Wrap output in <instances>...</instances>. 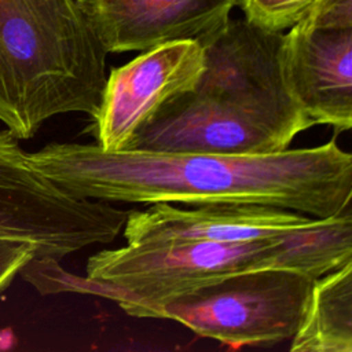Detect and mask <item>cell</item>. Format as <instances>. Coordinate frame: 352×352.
<instances>
[{
  "instance_id": "5",
  "label": "cell",
  "mask_w": 352,
  "mask_h": 352,
  "mask_svg": "<svg viewBox=\"0 0 352 352\" xmlns=\"http://www.w3.org/2000/svg\"><path fill=\"white\" fill-rule=\"evenodd\" d=\"M18 140L0 131V238L30 242L37 258L56 261L113 242L129 210L67 192L33 166Z\"/></svg>"
},
{
  "instance_id": "2",
  "label": "cell",
  "mask_w": 352,
  "mask_h": 352,
  "mask_svg": "<svg viewBox=\"0 0 352 352\" xmlns=\"http://www.w3.org/2000/svg\"><path fill=\"white\" fill-rule=\"evenodd\" d=\"M352 258V219L326 217L246 242H126L87 260L84 279L58 263L47 293L80 292L113 300L131 316L162 319L165 304L199 286L253 270L292 268L320 278Z\"/></svg>"
},
{
  "instance_id": "7",
  "label": "cell",
  "mask_w": 352,
  "mask_h": 352,
  "mask_svg": "<svg viewBox=\"0 0 352 352\" xmlns=\"http://www.w3.org/2000/svg\"><path fill=\"white\" fill-rule=\"evenodd\" d=\"M205 69L197 40L168 41L110 72L89 132L107 151L125 150L136 131L164 104L194 91Z\"/></svg>"
},
{
  "instance_id": "12",
  "label": "cell",
  "mask_w": 352,
  "mask_h": 352,
  "mask_svg": "<svg viewBox=\"0 0 352 352\" xmlns=\"http://www.w3.org/2000/svg\"><path fill=\"white\" fill-rule=\"evenodd\" d=\"M292 352H352V258L315 280Z\"/></svg>"
},
{
  "instance_id": "6",
  "label": "cell",
  "mask_w": 352,
  "mask_h": 352,
  "mask_svg": "<svg viewBox=\"0 0 352 352\" xmlns=\"http://www.w3.org/2000/svg\"><path fill=\"white\" fill-rule=\"evenodd\" d=\"M283 38V32L228 18L201 41L205 69L195 91L246 113L289 147L314 122L286 84Z\"/></svg>"
},
{
  "instance_id": "3",
  "label": "cell",
  "mask_w": 352,
  "mask_h": 352,
  "mask_svg": "<svg viewBox=\"0 0 352 352\" xmlns=\"http://www.w3.org/2000/svg\"><path fill=\"white\" fill-rule=\"evenodd\" d=\"M107 54L76 0H0V121L29 139L54 116H94Z\"/></svg>"
},
{
  "instance_id": "4",
  "label": "cell",
  "mask_w": 352,
  "mask_h": 352,
  "mask_svg": "<svg viewBox=\"0 0 352 352\" xmlns=\"http://www.w3.org/2000/svg\"><path fill=\"white\" fill-rule=\"evenodd\" d=\"M316 279L292 268L238 272L173 298L162 319L232 349L272 346L300 330Z\"/></svg>"
},
{
  "instance_id": "13",
  "label": "cell",
  "mask_w": 352,
  "mask_h": 352,
  "mask_svg": "<svg viewBox=\"0 0 352 352\" xmlns=\"http://www.w3.org/2000/svg\"><path fill=\"white\" fill-rule=\"evenodd\" d=\"M319 0H241L245 18L267 30L283 32L305 19Z\"/></svg>"
},
{
  "instance_id": "11",
  "label": "cell",
  "mask_w": 352,
  "mask_h": 352,
  "mask_svg": "<svg viewBox=\"0 0 352 352\" xmlns=\"http://www.w3.org/2000/svg\"><path fill=\"white\" fill-rule=\"evenodd\" d=\"M314 217L265 205H199L188 209L168 202L129 210L122 228L126 242H246L280 235Z\"/></svg>"
},
{
  "instance_id": "10",
  "label": "cell",
  "mask_w": 352,
  "mask_h": 352,
  "mask_svg": "<svg viewBox=\"0 0 352 352\" xmlns=\"http://www.w3.org/2000/svg\"><path fill=\"white\" fill-rule=\"evenodd\" d=\"M107 52L202 41L241 0H76Z\"/></svg>"
},
{
  "instance_id": "1",
  "label": "cell",
  "mask_w": 352,
  "mask_h": 352,
  "mask_svg": "<svg viewBox=\"0 0 352 352\" xmlns=\"http://www.w3.org/2000/svg\"><path fill=\"white\" fill-rule=\"evenodd\" d=\"M28 157L67 192L107 202L265 205L326 219L337 216L352 186V153L336 140L263 154L107 151L98 144L50 143Z\"/></svg>"
},
{
  "instance_id": "9",
  "label": "cell",
  "mask_w": 352,
  "mask_h": 352,
  "mask_svg": "<svg viewBox=\"0 0 352 352\" xmlns=\"http://www.w3.org/2000/svg\"><path fill=\"white\" fill-rule=\"evenodd\" d=\"M282 63L290 94L314 125L352 129V26L298 22L285 33Z\"/></svg>"
},
{
  "instance_id": "15",
  "label": "cell",
  "mask_w": 352,
  "mask_h": 352,
  "mask_svg": "<svg viewBox=\"0 0 352 352\" xmlns=\"http://www.w3.org/2000/svg\"><path fill=\"white\" fill-rule=\"evenodd\" d=\"M302 21L315 26H352V0H319Z\"/></svg>"
},
{
  "instance_id": "14",
  "label": "cell",
  "mask_w": 352,
  "mask_h": 352,
  "mask_svg": "<svg viewBox=\"0 0 352 352\" xmlns=\"http://www.w3.org/2000/svg\"><path fill=\"white\" fill-rule=\"evenodd\" d=\"M33 257H37V249L33 243L0 238V293L11 285Z\"/></svg>"
},
{
  "instance_id": "16",
  "label": "cell",
  "mask_w": 352,
  "mask_h": 352,
  "mask_svg": "<svg viewBox=\"0 0 352 352\" xmlns=\"http://www.w3.org/2000/svg\"><path fill=\"white\" fill-rule=\"evenodd\" d=\"M337 217H344V219H352V186L351 190L346 195V199L344 202V205L341 206V209L337 213Z\"/></svg>"
},
{
  "instance_id": "8",
  "label": "cell",
  "mask_w": 352,
  "mask_h": 352,
  "mask_svg": "<svg viewBox=\"0 0 352 352\" xmlns=\"http://www.w3.org/2000/svg\"><path fill=\"white\" fill-rule=\"evenodd\" d=\"M285 142L246 113L198 91L176 96L140 126L125 150L195 154H263Z\"/></svg>"
}]
</instances>
